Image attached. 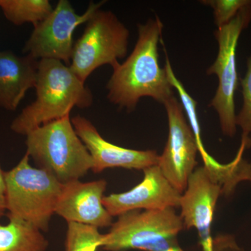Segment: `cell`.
I'll return each instance as SVG.
<instances>
[{
    "label": "cell",
    "instance_id": "cell-1",
    "mask_svg": "<svg viewBox=\"0 0 251 251\" xmlns=\"http://www.w3.org/2000/svg\"><path fill=\"white\" fill-rule=\"evenodd\" d=\"M163 25L158 16L138 25V40L125 62L115 63L106 85L107 99L127 112L133 111L143 97L164 104L173 97L166 69L158 62V44Z\"/></svg>",
    "mask_w": 251,
    "mask_h": 251
},
{
    "label": "cell",
    "instance_id": "cell-2",
    "mask_svg": "<svg viewBox=\"0 0 251 251\" xmlns=\"http://www.w3.org/2000/svg\"><path fill=\"white\" fill-rule=\"evenodd\" d=\"M36 99L11 125L17 134L26 135L41 126L70 115L72 109L90 108L94 97L70 67L54 59H40L35 85Z\"/></svg>",
    "mask_w": 251,
    "mask_h": 251
},
{
    "label": "cell",
    "instance_id": "cell-3",
    "mask_svg": "<svg viewBox=\"0 0 251 251\" xmlns=\"http://www.w3.org/2000/svg\"><path fill=\"white\" fill-rule=\"evenodd\" d=\"M25 136L29 158L61 184L80 180L92 171V157L77 135L70 115L41 126Z\"/></svg>",
    "mask_w": 251,
    "mask_h": 251
},
{
    "label": "cell",
    "instance_id": "cell-4",
    "mask_svg": "<svg viewBox=\"0 0 251 251\" xmlns=\"http://www.w3.org/2000/svg\"><path fill=\"white\" fill-rule=\"evenodd\" d=\"M29 159L25 153L17 166L5 172L7 217L25 221L46 232L63 184L44 170L33 168Z\"/></svg>",
    "mask_w": 251,
    "mask_h": 251
},
{
    "label": "cell",
    "instance_id": "cell-5",
    "mask_svg": "<svg viewBox=\"0 0 251 251\" xmlns=\"http://www.w3.org/2000/svg\"><path fill=\"white\" fill-rule=\"evenodd\" d=\"M184 228L174 208L128 211L119 216L103 234L101 248L107 251H184L177 239Z\"/></svg>",
    "mask_w": 251,
    "mask_h": 251
},
{
    "label": "cell",
    "instance_id": "cell-6",
    "mask_svg": "<svg viewBox=\"0 0 251 251\" xmlns=\"http://www.w3.org/2000/svg\"><path fill=\"white\" fill-rule=\"evenodd\" d=\"M130 33L111 11L99 9L86 23L84 32L74 43L71 69L85 82L104 65L111 67L128 52Z\"/></svg>",
    "mask_w": 251,
    "mask_h": 251
},
{
    "label": "cell",
    "instance_id": "cell-7",
    "mask_svg": "<svg viewBox=\"0 0 251 251\" xmlns=\"http://www.w3.org/2000/svg\"><path fill=\"white\" fill-rule=\"evenodd\" d=\"M251 22V6L243 8L237 16L214 31L219 44V53L214 64L206 71L208 75L215 74L219 85L210 103L219 115L224 134L233 137L237 132L234 94L239 83L236 50L242 31Z\"/></svg>",
    "mask_w": 251,
    "mask_h": 251
},
{
    "label": "cell",
    "instance_id": "cell-8",
    "mask_svg": "<svg viewBox=\"0 0 251 251\" xmlns=\"http://www.w3.org/2000/svg\"><path fill=\"white\" fill-rule=\"evenodd\" d=\"M105 2L90 1L85 12L78 14L70 1L59 0L52 12L42 22L34 26L23 52L37 60L54 59L69 65L75 29L86 24Z\"/></svg>",
    "mask_w": 251,
    "mask_h": 251
},
{
    "label": "cell",
    "instance_id": "cell-9",
    "mask_svg": "<svg viewBox=\"0 0 251 251\" xmlns=\"http://www.w3.org/2000/svg\"><path fill=\"white\" fill-rule=\"evenodd\" d=\"M163 105L168 115L169 134L158 166L169 182L182 194L198 164V147L181 103L173 96Z\"/></svg>",
    "mask_w": 251,
    "mask_h": 251
},
{
    "label": "cell",
    "instance_id": "cell-10",
    "mask_svg": "<svg viewBox=\"0 0 251 251\" xmlns=\"http://www.w3.org/2000/svg\"><path fill=\"white\" fill-rule=\"evenodd\" d=\"M224 189L205 166L196 168L188 180L180 206L184 228L198 231L203 251H214L211 226L219 196Z\"/></svg>",
    "mask_w": 251,
    "mask_h": 251
},
{
    "label": "cell",
    "instance_id": "cell-11",
    "mask_svg": "<svg viewBox=\"0 0 251 251\" xmlns=\"http://www.w3.org/2000/svg\"><path fill=\"white\" fill-rule=\"evenodd\" d=\"M143 172V181L130 191L103 197V205L112 217L134 210L179 207L182 194L166 179L158 165Z\"/></svg>",
    "mask_w": 251,
    "mask_h": 251
},
{
    "label": "cell",
    "instance_id": "cell-12",
    "mask_svg": "<svg viewBox=\"0 0 251 251\" xmlns=\"http://www.w3.org/2000/svg\"><path fill=\"white\" fill-rule=\"evenodd\" d=\"M72 122L90 153L94 173L113 168L143 171L158 165L159 156L156 151L130 150L114 145L104 139L90 120L80 115L72 117Z\"/></svg>",
    "mask_w": 251,
    "mask_h": 251
},
{
    "label": "cell",
    "instance_id": "cell-13",
    "mask_svg": "<svg viewBox=\"0 0 251 251\" xmlns=\"http://www.w3.org/2000/svg\"><path fill=\"white\" fill-rule=\"evenodd\" d=\"M105 180L82 182L80 180L62 185L55 213L67 223L94 226L97 228L111 226L112 216L103 204L106 189Z\"/></svg>",
    "mask_w": 251,
    "mask_h": 251
},
{
    "label": "cell",
    "instance_id": "cell-14",
    "mask_svg": "<svg viewBox=\"0 0 251 251\" xmlns=\"http://www.w3.org/2000/svg\"><path fill=\"white\" fill-rule=\"evenodd\" d=\"M39 60L31 56L0 52V108L14 111L30 89L35 88Z\"/></svg>",
    "mask_w": 251,
    "mask_h": 251
},
{
    "label": "cell",
    "instance_id": "cell-15",
    "mask_svg": "<svg viewBox=\"0 0 251 251\" xmlns=\"http://www.w3.org/2000/svg\"><path fill=\"white\" fill-rule=\"evenodd\" d=\"M0 225V251H46L49 242L39 229L25 221L9 219Z\"/></svg>",
    "mask_w": 251,
    "mask_h": 251
},
{
    "label": "cell",
    "instance_id": "cell-16",
    "mask_svg": "<svg viewBox=\"0 0 251 251\" xmlns=\"http://www.w3.org/2000/svg\"><path fill=\"white\" fill-rule=\"evenodd\" d=\"M0 9L15 25L31 23L35 26L42 22L53 8L49 0H0Z\"/></svg>",
    "mask_w": 251,
    "mask_h": 251
},
{
    "label": "cell",
    "instance_id": "cell-17",
    "mask_svg": "<svg viewBox=\"0 0 251 251\" xmlns=\"http://www.w3.org/2000/svg\"><path fill=\"white\" fill-rule=\"evenodd\" d=\"M164 50L165 53H166L165 69L166 71L168 80L171 82L173 88L177 91L179 94L181 105H182L183 108L186 111L190 125H191L190 126H191L195 138H196V143H197L198 147V151L202 155L203 161L204 162V166H205L208 169H215L216 167L219 166V163H218L209 153L206 152L204 145H203L202 138H201V127H200L198 118L197 102L188 94L181 82L175 76L173 68L171 67V62H170L168 54H167V51L166 50Z\"/></svg>",
    "mask_w": 251,
    "mask_h": 251
},
{
    "label": "cell",
    "instance_id": "cell-18",
    "mask_svg": "<svg viewBox=\"0 0 251 251\" xmlns=\"http://www.w3.org/2000/svg\"><path fill=\"white\" fill-rule=\"evenodd\" d=\"M67 224L66 251H97L101 247L103 234L99 228L77 223Z\"/></svg>",
    "mask_w": 251,
    "mask_h": 251
},
{
    "label": "cell",
    "instance_id": "cell-19",
    "mask_svg": "<svg viewBox=\"0 0 251 251\" xmlns=\"http://www.w3.org/2000/svg\"><path fill=\"white\" fill-rule=\"evenodd\" d=\"M201 2L210 6L214 10V20L218 27L232 21L243 8L251 6V0H204Z\"/></svg>",
    "mask_w": 251,
    "mask_h": 251
},
{
    "label": "cell",
    "instance_id": "cell-20",
    "mask_svg": "<svg viewBox=\"0 0 251 251\" xmlns=\"http://www.w3.org/2000/svg\"><path fill=\"white\" fill-rule=\"evenodd\" d=\"M244 103L239 115L236 116V125L243 130L242 137L251 133V56L247 61V72L242 82Z\"/></svg>",
    "mask_w": 251,
    "mask_h": 251
},
{
    "label": "cell",
    "instance_id": "cell-21",
    "mask_svg": "<svg viewBox=\"0 0 251 251\" xmlns=\"http://www.w3.org/2000/svg\"><path fill=\"white\" fill-rule=\"evenodd\" d=\"M5 172L0 165V219L6 211V184H5Z\"/></svg>",
    "mask_w": 251,
    "mask_h": 251
},
{
    "label": "cell",
    "instance_id": "cell-22",
    "mask_svg": "<svg viewBox=\"0 0 251 251\" xmlns=\"http://www.w3.org/2000/svg\"><path fill=\"white\" fill-rule=\"evenodd\" d=\"M219 251H245L244 249H242L236 241H231L224 247L221 248V250Z\"/></svg>",
    "mask_w": 251,
    "mask_h": 251
}]
</instances>
